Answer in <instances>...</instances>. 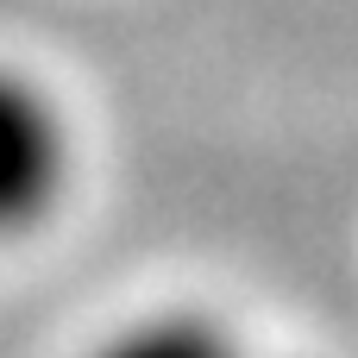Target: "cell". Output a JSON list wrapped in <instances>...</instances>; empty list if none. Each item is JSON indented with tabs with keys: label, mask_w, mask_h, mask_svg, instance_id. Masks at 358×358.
I'll return each mask as SVG.
<instances>
[{
	"label": "cell",
	"mask_w": 358,
	"mask_h": 358,
	"mask_svg": "<svg viewBox=\"0 0 358 358\" xmlns=\"http://www.w3.org/2000/svg\"><path fill=\"white\" fill-rule=\"evenodd\" d=\"M69 176H76V132L63 101L38 76L0 63V239L50 220Z\"/></svg>",
	"instance_id": "cell-1"
},
{
	"label": "cell",
	"mask_w": 358,
	"mask_h": 358,
	"mask_svg": "<svg viewBox=\"0 0 358 358\" xmlns=\"http://www.w3.org/2000/svg\"><path fill=\"white\" fill-rule=\"evenodd\" d=\"M88 358H252L239 334L201 308H157L126 327H113Z\"/></svg>",
	"instance_id": "cell-2"
}]
</instances>
